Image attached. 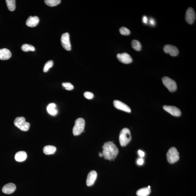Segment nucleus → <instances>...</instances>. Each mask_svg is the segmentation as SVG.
<instances>
[{
    "label": "nucleus",
    "instance_id": "nucleus-31",
    "mask_svg": "<svg viewBox=\"0 0 196 196\" xmlns=\"http://www.w3.org/2000/svg\"><path fill=\"white\" fill-rule=\"evenodd\" d=\"M138 154L141 157H143L145 156V153L141 150H139L138 151Z\"/></svg>",
    "mask_w": 196,
    "mask_h": 196
},
{
    "label": "nucleus",
    "instance_id": "nucleus-24",
    "mask_svg": "<svg viewBox=\"0 0 196 196\" xmlns=\"http://www.w3.org/2000/svg\"><path fill=\"white\" fill-rule=\"evenodd\" d=\"M21 49L24 52L34 51H35V48L31 45L28 44H23L21 47Z\"/></svg>",
    "mask_w": 196,
    "mask_h": 196
},
{
    "label": "nucleus",
    "instance_id": "nucleus-17",
    "mask_svg": "<svg viewBox=\"0 0 196 196\" xmlns=\"http://www.w3.org/2000/svg\"><path fill=\"white\" fill-rule=\"evenodd\" d=\"M27 158V154L24 151H20L16 153L15 156V160L19 162H22L26 160Z\"/></svg>",
    "mask_w": 196,
    "mask_h": 196
},
{
    "label": "nucleus",
    "instance_id": "nucleus-2",
    "mask_svg": "<svg viewBox=\"0 0 196 196\" xmlns=\"http://www.w3.org/2000/svg\"><path fill=\"white\" fill-rule=\"evenodd\" d=\"M132 140V136L130 130L127 128L122 129L120 133L119 141L122 146H125L130 143Z\"/></svg>",
    "mask_w": 196,
    "mask_h": 196
},
{
    "label": "nucleus",
    "instance_id": "nucleus-19",
    "mask_svg": "<svg viewBox=\"0 0 196 196\" xmlns=\"http://www.w3.org/2000/svg\"><path fill=\"white\" fill-rule=\"evenodd\" d=\"M56 150V147L51 145L46 146L43 149L44 153L46 155L54 154Z\"/></svg>",
    "mask_w": 196,
    "mask_h": 196
},
{
    "label": "nucleus",
    "instance_id": "nucleus-27",
    "mask_svg": "<svg viewBox=\"0 0 196 196\" xmlns=\"http://www.w3.org/2000/svg\"><path fill=\"white\" fill-rule=\"evenodd\" d=\"M62 85L66 90L68 91L72 90L74 88L73 85L70 82H63Z\"/></svg>",
    "mask_w": 196,
    "mask_h": 196
},
{
    "label": "nucleus",
    "instance_id": "nucleus-6",
    "mask_svg": "<svg viewBox=\"0 0 196 196\" xmlns=\"http://www.w3.org/2000/svg\"><path fill=\"white\" fill-rule=\"evenodd\" d=\"M162 81L163 85L166 87L170 92H174L177 89L176 82L173 80L166 76L163 77Z\"/></svg>",
    "mask_w": 196,
    "mask_h": 196
},
{
    "label": "nucleus",
    "instance_id": "nucleus-21",
    "mask_svg": "<svg viewBox=\"0 0 196 196\" xmlns=\"http://www.w3.org/2000/svg\"><path fill=\"white\" fill-rule=\"evenodd\" d=\"M6 2L8 9L10 11H12L15 10L16 8L15 0H6Z\"/></svg>",
    "mask_w": 196,
    "mask_h": 196
},
{
    "label": "nucleus",
    "instance_id": "nucleus-16",
    "mask_svg": "<svg viewBox=\"0 0 196 196\" xmlns=\"http://www.w3.org/2000/svg\"><path fill=\"white\" fill-rule=\"evenodd\" d=\"M11 55L10 50L7 48L0 49V60H8L11 57Z\"/></svg>",
    "mask_w": 196,
    "mask_h": 196
},
{
    "label": "nucleus",
    "instance_id": "nucleus-28",
    "mask_svg": "<svg viewBox=\"0 0 196 196\" xmlns=\"http://www.w3.org/2000/svg\"><path fill=\"white\" fill-rule=\"evenodd\" d=\"M84 96L88 99H92L94 97V95L90 92H86L84 94Z\"/></svg>",
    "mask_w": 196,
    "mask_h": 196
},
{
    "label": "nucleus",
    "instance_id": "nucleus-10",
    "mask_svg": "<svg viewBox=\"0 0 196 196\" xmlns=\"http://www.w3.org/2000/svg\"><path fill=\"white\" fill-rule=\"evenodd\" d=\"M163 108L172 116L179 117L181 114L180 110L175 106L164 105L163 106Z\"/></svg>",
    "mask_w": 196,
    "mask_h": 196
},
{
    "label": "nucleus",
    "instance_id": "nucleus-4",
    "mask_svg": "<svg viewBox=\"0 0 196 196\" xmlns=\"http://www.w3.org/2000/svg\"><path fill=\"white\" fill-rule=\"evenodd\" d=\"M167 160L168 162L172 164L179 160V153L175 147L170 148L167 153Z\"/></svg>",
    "mask_w": 196,
    "mask_h": 196
},
{
    "label": "nucleus",
    "instance_id": "nucleus-1",
    "mask_svg": "<svg viewBox=\"0 0 196 196\" xmlns=\"http://www.w3.org/2000/svg\"><path fill=\"white\" fill-rule=\"evenodd\" d=\"M102 148L103 150L102 153L104 159L109 160L114 159L119 152L117 147L112 142H106L104 143Z\"/></svg>",
    "mask_w": 196,
    "mask_h": 196
},
{
    "label": "nucleus",
    "instance_id": "nucleus-26",
    "mask_svg": "<svg viewBox=\"0 0 196 196\" xmlns=\"http://www.w3.org/2000/svg\"><path fill=\"white\" fill-rule=\"evenodd\" d=\"M119 31L120 34L123 35H128L130 33V31L125 27H122L120 29Z\"/></svg>",
    "mask_w": 196,
    "mask_h": 196
},
{
    "label": "nucleus",
    "instance_id": "nucleus-5",
    "mask_svg": "<svg viewBox=\"0 0 196 196\" xmlns=\"http://www.w3.org/2000/svg\"><path fill=\"white\" fill-rule=\"evenodd\" d=\"M14 124L15 126L23 131H28L30 126V124L26 122L25 118L22 117L16 118L14 120Z\"/></svg>",
    "mask_w": 196,
    "mask_h": 196
},
{
    "label": "nucleus",
    "instance_id": "nucleus-8",
    "mask_svg": "<svg viewBox=\"0 0 196 196\" xmlns=\"http://www.w3.org/2000/svg\"><path fill=\"white\" fill-rule=\"evenodd\" d=\"M196 19V15L195 11L192 8H189L187 10L185 19L188 24H193Z\"/></svg>",
    "mask_w": 196,
    "mask_h": 196
},
{
    "label": "nucleus",
    "instance_id": "nucleus-14",
    "mask_svg": "<svg viewBox=\"0 0 196 196\" xmlns=\"http://www.w3.org/2000/svg\"><path fill=\"white\" fill-rule=\"evenodd\" d=\"M16 189L15 185L13 183H10L3 186L2 191L4 193L9 194L13 193Z\"/></svg>",
    "mask_w": 196,
    "mask_h": 196
},
{
    "label": "nucleus",
    "instance_id": "nucleus-18",
    "mask_svg": "<svg viewBox=\"0 0 196 196\" xmlns=\"http://www.w3.org/2000/svg\"><path fill=\"white\" fill-rule=\"evenodd\" d=\"M56 107V105L55 103L50 104L47 108V110L48 113L52 116H56L58 113Z\"/></svg>",
    "mask_w": 196,
    "mask_h": 196
},
{
    "label": "nucleus",
    "instance_id": "nucleus-15",
    "mask_svg": "<svg viewBox=\"0 0 196 196\" xmlns=\"http://www.w3.org/2000/svg\"><path fill=\"white\" fill-rule=\"evenodd\" d=\"M39 22V19L38 17L37 16H34L33 17L31 16L27 19L26 24L28 27H34L37 26Z\"/></svg>",
    "mask_w": 196,
    "mask_h": 196
},
{
    "label": "nucleus",
    "instance_id": "nucleus-20",
    "mask_svg": "<svg viewBox=\"0 0 196 196\" xmlns=\"http://www.w3.org/2000/svg\"><path fill=\"white\" fill-rule=\"evenodd\" d=\"M150 192V188H145L138 190L136 194L138 196H148Z\"/></svg>",
    "mask_w": 196,
    "mask_h": 196
},
{
    "label": "nucleus",
    "instance_id": "nucleus-23",
    "mask_svg": "<svg viewBox=\"0 0 196 196\" xmlns=\"http://www.w3.org/2000/svg\"><path fill=\"white\" fill-rule=\"evenodd\" d=\"M60 0H46L44 2L46 5L50 7H53L57 6L61 3Z\"/></svg>",
    "mask_w": 196,
    "mask_h": 196
},
{
    "label": "nucleus",
    "instance_id": "nucleus-9",
    "mask_svg": "<svg viewBox=\"0 0 196 196\" xmlns=\"http://www.w3.org/2000/svg\"><path fill=\"white\" fill-rule=\"evenodd\" d=\"M163 51L166 53L169 54L172 56H176L178 55L179 50L175 46L172 45L167 44L163 47Z\"/></svg>",
    "mask_w": 196,
    "mask_h": 196
},
{
    "label": "nucleus",
    "instance_id": "nucleus-33",
    "mask_svg": "<svg viewBox=\"0 0 196 196\" xmlns=\"http://www.w3.org/2000/svg\"><path fill=\"white\" fill-rule=\"evenodd\" d=\"M99 156H100V157H102L103 156V155H102V153H99Z\"/></svg>",
    "mask_w": 196,
    "mask_h": 196
},
{
    "label": "nucleus",
    "instance_id": "nucleus-11",
    "mask_svg": "<svg viewBox=\"0 0 196 196\" xmlns=\"http://www.w3.org/2000/svg\"><path fill=\"white\" fill-rule=\"evenodd\" d=\"M117 57L120 62L124 64L130 63L133 61L132 57L127 53H118L117 55Z\"/></svg>",
    "mask_w": 196,
    "mask_h": 196
},
{
    "label": "nucleus",
    "instance_id": "nucleus-3",
    "mask_svg": "<svg viewBox=\"0 0 196 196\" xmlns=\"http://www.w3.org/2000/svg\"><path fill=\"white\" fill-rule=\"evenodd\" d=\"M85 121L83 118H77L75 122V124L73 129V133L75 136L80 135L82 133L84 132Z\"/></svg>",
    "mask_w": 196,
    "mask_h": 196
},
{
    "label": "nucleus",
    "instance_id": "nucleus-32",
    "mask_svg": "<svg viewBox=\"0 0 196 196\" xmlns=\"http://www.w3.org/2000/svg\"><path fill=\"white\" fill-rule=\"evenodd\" d=\"M150 24L153 25V26H154V25H155V21L153 19H150Z\"/></svg>",
    "mask_w": 196,
    "mask_h": 196
},
{
    "label": "nucleus",
    "instance_id": "nucleus-12",
    "mask_svg": "<svg viewBox=\"0 0 196 196\" xmlns=\"http://www.w3.org/2000/svg\"><path fill=\"white\" fill-rule=\"evenodd\" d=\"M113 105L116 108L123 111L125 112L130 113L131 110L130 108L127 104L120 101L115 100L113 101Z\"/></svg>",
    "mask_w": 196,
    "mask_h": 196
},
{
    "label": "nucleus",
    "instance_id": "nucleus-29",
    "mask_svg": "<svg viewBox=\"0 0 196 196\" xmlns=\"http://www.w3.org/2000/svg\"><path fill=\"white\" fill-rule=\"evenodd\" d=\"M143 160L142 159H138L137 161V163L138 165H143Z\"/></svg>",
    "mask_w": 196,
    "mask_h": 196
},
{
    "label": "nucleus",
    "instance_id": "nucleus-22",
    "mask_svg": "<svg viewBox=\"0 0 196 196\" xmlns=\"http://www.w3.org/2000/svg\"><path fill=\"white\" fill-rule=\"evenodd\" d=\"M132 46L133 49L136 51H139L142 49V45L141 43L137 40H134L132 42Z\"/></svg>",
    "mask_w": 196,
    "mask_h": 196
},
{
    "label": "nucleus",
    "instance_id": "nucleus-25",
    "mask_svg": "<svg viewBox=\"0 0 196 196\" xmlns=\"http://www.w3.org/2000/svg\"><path fill=\"white\" fill-rule=\"evenodd\" d=\"M53 61L49 60L45 64L43 68V71L44 72H47L49 70L50 68L53 66Z\"/></svg>",
    "mask_w": 196,
    "mask_h": 196
},
{
    "label": "nucleus",
    "instance_id": "nucleus-7",
    "mask_svg": "<svg viewBox=\"0 0 196 196\" xmlns=\"http://www.w3.org/2000/svg\"><path fill=\"white\" fill-rule=\"evenodd\" d=\"M61 43L63 48L67 51H69L71 49V46L69 39V35L68 33L63 34L61 38Z\"/></svg>",
    "mask_w": 196,
    "mask_h": 196
},
{
    "label": "nucleus",
    "instance_id": "nucleus-30",
    "mask_svg": "<svg viewBox=\"0 0 196 196\" xmlns=\"http://www.w3.org/2000/svg\"><path fill=\"white\" fill-rule=\"evenodd\" d=\"M147 21H148V19H147V18L146 16H144L143 18V23H145V24H147Z\"/></svg>",
    "mask_w": 196,
    "mask_h": 196
},
{
    "label": "nucleus",
    "instance_id": "nucleus-13",
    "mask_svg": "<svg viewBox=\"0 0 196 196\" xmlns=\"http://www.w3.org/2000/svg\"><path fill=\"white\" fill-rule=\"evenodd\" d=\"M97 175L98 174L95 171H91L89 172L86 180V184L87 186H91L94 184L97 178Z\"/></svg>",
    "mask_w": 196,
    "mask_h": 196
}]
</instances>
